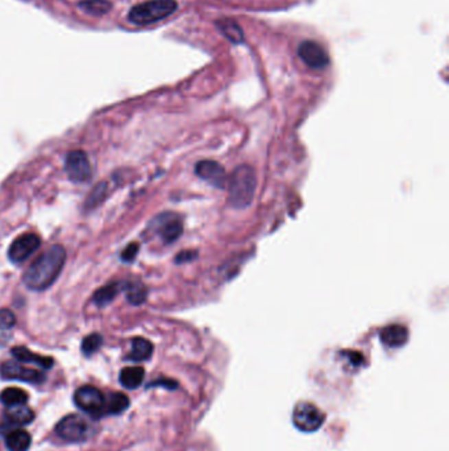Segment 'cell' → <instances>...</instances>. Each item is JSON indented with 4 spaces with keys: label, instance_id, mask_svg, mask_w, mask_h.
I'll return each mask as SVG.
<instances>
[{
    "label": "cell",
    "instance_id": "1",
    "mask_svg": "<svg viewBox=\"0 0 449 451\" xmlns=\"http://www.w3.org/2000/svg\"><path fill=\"white\" fill-rule=\"evenodd\" d=\"M66 251L62 245H51L40 258H36L23 276V281L31 290L48 289L62 272Z\"/></svg>",
    "mask_w": 449,
    "mask_h": 451
},
{
    "label": "cell",
    "instance_id": "2",
    "mask_svg": "<svg viewBox=\"0 0 449 451\" xmlns=\"http://www.w3.org/2000/svg\"><path fill=\"white\" fill-rule=\"evenodd\" d=\"M228 184V202L235 209H246L252 205L257 189L256 172L249 165H240L233 170Z\"/></svg>",
    "mask_w": 449,
    "mask_h": 451
},
{
    "label": "cell",
    "instance_id": "3",
    "mask_svg": "<svg viewBox=\"0 0 449 451\" xmlns=\"http://www.w3.org/2000/svg\"><path fill=\"white\" fill-rule=\"evenodd\" d=\"M178 8L176 0H149L135 6L128 19L136 25H149L173 15Z\"/></svg>",
    "mask_w": 449,
    "mask_h": 451
},
{
    "label": "cell",
    "instance_id": "4",
    "mask_svg": "<svg viewBox=\"0 0 449 451\" xmlns=\"http://www.w3.org/2000/svg\"><path fill=\"white\" fill-rule=\"evenodd\" d=\"M292 422L298 430L303 433H312L321 429L324 422V415L316 405L302 402L294 408Z\"/></svg>",
    "mask_w": 449,
    "mask_h": 451
},
{
    "label": "cell",
    "instance_id": "5",
    "mask_svg": "<svg viewBox=\"0 0 449 451\" xmlns=\"http://www.w3.org/2000/svg\"><path fill=\"white\" fill-rule=\"evenodd\" d=\"M76 405L83 412L100 417L106 415V396L93 386H83L74 393Z\"/></svg>",
    "mask_w": 449,
    "mask_h": 451
},
{
    "label": "cell",
    "instance_id": "6",
    "mask_svg": "<svg viewBox=\"0 0 449 451\" xmlns=\"http://www.w3.org/2000/svg\"><path fill=\"white\" fill-rule=\"evenodd\" d=\"M89 424L78 415L66 416L56 426L57 434L69 442L84 441L89 437Z\"/></svg>",
    "mask_w": 449,
    "mask_h": 451
},
{
    "label": "cell",
    "instance_id": "7",
    "mask_svg": "<svg viewBox=\"0 0 449 451\" xmlns=\"http://www.w3.org/2000/svg\"><path fill=\"white\" fill-rule=\"evenodd\" d=\"M65 170L73 182H86L91 178L93 170L87 155L83 151H71L66 156Z\"/></svg>",
    "mask_w": 449,
    "mask_h": 451
},
{
    "label": "cell",
    "instance_id": "8",
    "mask_svg": "<svg viewBox=\"0 0 449 451\" xmlns=\"http://www.w3.org/2000/svg\"><path fill=\"white\" fill-rule=\"evenodd\" d=\"M0 376L5 380H19L31 384H41L45 382V375L41 371L27 368L15 362H5L0 366Z\"/></svg>",
    "mask_w": 449,
    "mask_h": 451
},
{
    "label": "cell",
    "instance_id": "9",
    "mask_svg": "<svg viewBox=\"0 0 449 451\" xmlns=\"http://www.w3.org/2000/svg\"><path fill=\"white\" fill-rule=\"evenodd\" d=\"M298 56L307 66L321 70L330 65V56L316 41L306 40L298 47Z\"/></svg>",
    "mask_w": 449,
    "mask_h": 451
},
{
    "label": "cell",
    "instance_id": "10",
    "mask_svg": "<svg viewBox=\"0 0 449 451\" xmlns=\"http://www.w3.org/2000/svg\"><path fill=\"white\" fill-rule=\"evenodd\" d=\"M40 244L41 241L36 234L20 235L11 244L8 250V258L15 264L23 263L37 251Z\"/></svg>",
    "mask_w": 449,
    "mask_h": 451
},
{
    "label": "cell",
    "instance_id": "11",
    "mask_svg": "<svg viewBox=\"0 0 449 451\" xmlns=\"http://www.w3.org/2000/svg\"><path fill=\"white\" fill-rule=\"evenodd\" d=\"M195 173L198 177L202 178L209 185L219 188V189L225 188L227 181H228V176L225 173L223 165H220L218 162H212V160L198 162L195 166Z\"/></svg>",
    "mask_w": 449,
    "mask_h": 451
},
{
    "label": "cell",
    "instance_id": "12",
    "mask_svg": "<svg viewBox=\"0 0 449 451\" xmlns=\"http://www.w3.org/2000/svg\"><path fill=\"white\" fill-rule=\"evenodd\" d=\"M183 231L182 221L174 214H163L159 218V232L165 243L176 242Z\"/></svg>",
    "mask_w": 449,
    "mask_h": 451
},
{
    "label": "cell",
    "instance_id": "13",
    "mask_svg": "<svg viewBox=\"0 0 449 451\" xmlns=\"http://www.w3.org/2000/svg\"><path fill=\"white\" fill-rule=\"evenodd\" d=\"M380 338L387 347L397 349V347H402L407 342L408 331L402 324H390L381 330Z\"/></svg>",
    "mask_w": 449,
    "mask_h": 451
},
{
    "label": "cell",
    "instance_id": "14",
    "mask_svg": "<svg viewBox=\"0 0 449 451\" xmlns=\"http://www.w3.org/2000/svg\"><path fill=\"white\" fill-rule=\"evenodd\" d=\"M11 354L14 355L16 358L19 362H23V363H33L44 370H49L53 367L54 362L51 358L49 356H43V355L34 354L32 351H30L27 347H15L11 350Z\"/></svg>",
    "mask_w": 449,
    "mask_h": 451
},
{
    "label": "cell",
    "instance_id": "15",
    "mask_svg": "<svg viewBox=\"0 0 449 451\" xmlns=\"http://www.w3.org/2000/svg\"><path fill=\"white\" fill-rule=\"evenodd\" d=\"M34 419V412L30 406L24 405H16V406H10L8 410L5 412V421L8 425H16V426H24L30 425Z\"/></svg>",
    "mask_w": 449,
    "mask_h": 451
},
{
    "label": "cell",
    "instance_id": "16",
    "mask_svg": "<svg viewBox=\"0 0 449 451\" xmlns=\"http://www.w3.org/2000/svg\"><path fill=\"white\" fill-rule=\"evenodd\" d=\"M31 443V434L23 429H11L5 434V446L10 451H28Z\"/></svg>",
    "mask_w": 449,
    "mask_h": 451
},
{
    "label": "cell",
    "instance_id": "17",
    "mask_svg": "<svg viewBox=\"0 0 449 451\" xmlns=\"http://www.w3.org/2000/svg\"><path fill=\"white\" fill-rule=\"evenodd\" d=\"M145 371L141 367H126L120 372V384L128 389H136L144 380Z\"/></svg>",
    "mask_w": 449,
    "mask_h": 451
},
{
    "label": "cell",
    "instance_id": "18",
    "mask_svg": "<svg viewBox=\"0 0 449 451\" xmlns=\"http://www.w3.org/2000/svg\"><path fill=\"white\" fill-rule=\"evenodd\" d=\"M216 27L231 43L241 44L244 41V32H242L240 25L235 20H231V19L218 20Z\"/></svg>",
    "mask_w": 449,
    "mask_h": 451
},
{
    "label": "cell",
    "instance_id": "19",
    "mask_svg": "<svg viewBox=\"0 0 449 451\" xmlns=\"http://www.w3.org/2000/svg\"><path fill=\"white\" fill-rule=\"evenodd\" d=\"M153 354V344L144 338H135L132 340V350L128 355L129 360L132 362H144L150 359Z\"/></svg>",
    "mask_w": 449,
    "mask_h": 451
},
{
    "label": "cell",
    "instance_id": "20",
    "mask_svg": "<svg viewBox=\"0 0 449 451\" xmlns=\"http://www.w3.org/2000/svg\"><path fill=\"white\" fill-rule=\"evenodd\" d=\"M122 289H123V283H111L95 292L94 302L99 307H107L108 304L113 302V298L119 294V292Z\"/></svg>",
    "mask_w": 449,
    "mask_h": 451
},
{
    "label": "cell",
    "instance_id": "21",
    "mask_svg": "<svg viewBox=\"0 0 449 451\" xmlns=\"http://www.w3.org/2000/svg\"><path fill=\"white\" fill-rule=\"evenodd\" d=\"M129 406V399L122 392L106 396V415H120Z\"/></svg>",
    "mask_w": 449,
    "mask_h": 451
},
{
    "label": "cell",
    "instance_id": "22",
    "mask_svg": "<svg viewBox=\"0 0 449 451\" xmlns=\"http://www.w3.org/2000/svg\"><path fill=\"white\" fill-rule=\"evenodd\" d=\"M0 402L8 408L24 405L28 402V393L20 388H5L0 395Z\"/></svg>",
    "mask_w": 449,
    "mask_h": 451
},
{
    "label": "cell",
    "instance_id": "23",
    "mask_svg": "<svg viewBox=\"0 0 449 451\" xmlns=\"http://www.w3.org/2000/svg\"><path fill=\"white\" fill-rule=\"evenodd\" d=\"M111 7L113 6L108 0H84L80 3V8H82V11L93 16L106 15L107 12H110Z\"/></svg>",
    "mask_w": 449,
    "mask_h": 451
},
{
    "label": "cell",
    "instance_id": "24",
    "mask_svg": "<svg viewBox=\"0 0 449 451\" xmlns=\"http://www.w3.org/2000/svg\"><path fill=\"white\" fill-rule=\"evenodd\" d=\"M127 290V298L132 305H141L146 298V289L140 283H128L124 285Z\"/></svg>",
    "mask_w": 449,
    "mask_h": 451
},
{
    "label": "cell",
    "instance_id": "25",
    "mask_svg": "<svg viewBox=\"0 0 449 451\" xmlns=\"http://www.w3.org/2000/svg\"><path fill=\"white\" fill-rule=\"evenodd\" d=\"M103 344V338L100 334H90L82 342V353L86 356L95 354Z\"/></svg>",
    "mask_w": 449,
    "mask_h": 451
},
{
    "label": "cell",
    "instance_id": "26",
    "mask_svg": "<svg viewBox=\"0 0 449 451\" xmlns=\"http://www.w3.org/2000/svg\"><path fill=\"white\" fill-rule=\"evenodd\" d=\"M107 194V185L104 182H100L97 186H95L93 189V192L89 195L87 201H86V205L87 208H94V206H97V204H100L104 197Z\"/></svg>",
    "mask_w": 449,
    "mask_h": 451
},
{
    "label": "cell",
    "instance_id": "27",
    "mask_svg": "<svg viewBox=\"0 0 449 451\" xmlns=\"http://www.w3.org/2000/svg\"><path fill=\"white\" fill-rule=\"evenodd\" d=\"M16 324V316L8 309H0V330H10Z\"/></svg>",
    "mask_w": 449,
    "mask_h": 451
},
{
    "label": "cell",
    "instance_id": "28",
    "mask_svg": "<svg viewBox=\"0 0 449 451\" xmlns=\"http://www.w3.org/2000/svg\"><path fill=\"white\" fill-rule=\"evenodd\" d=\"M139 250H140V247H139L137 243H130V244H128V245L124 248V251L122 252V260L126 261V263L132 261L133 258H136Z\"/></svg>",
    "mask_w": 449,
    "mask_h": 451
},
{
    "label": "cell",
    "instance_id": "29",
    "mask_svg": "<svg viewBox=\"0 0 449 451\" xmlns=\"http://www.w3.org/2000/svg\"><path fill=\"white\" fill-rule=\"evenodd\" d=\"M196 252L195 251H183L181 254H178L176 256V263H187V261H192L194 258H196Z\"/></svg>",
    "mask_w": 449,
    "mask_h": 451
},
{
    "label": "cell",
    "instance_id": "30",
    "mask_svg": "<svg viewBox=\"0 0 449 451\" xmlns=\"http://www.w3.org/2000/svg\"><path fill=\"white\" fill-rule=\"evenodd\" d=\"M351 362H352L353 364H360L362 362V356L357 354V353H352L351 354Z\"/></svg>",
    "mask_w": 449,
    "mask_h": 451
}]
</instances>
